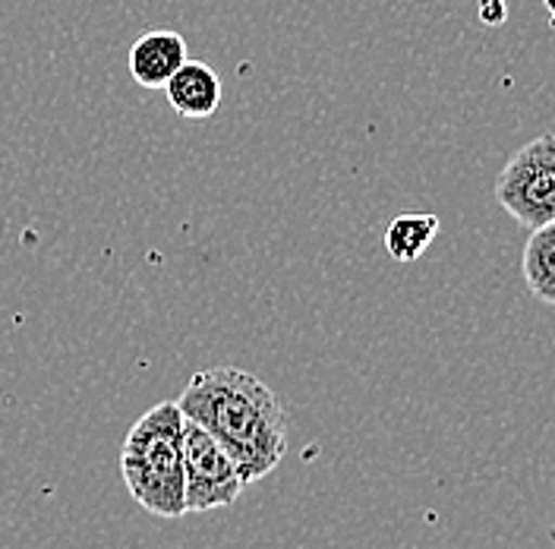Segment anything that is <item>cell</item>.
<instances>
[{
  "label": "cell",
  "instance_id": "4",
  "mask_svg": "<svg viewBox=\"0 0 555 549\" xmlns=\"http://www.w3.org/2000/svg\"><path fill=\"white\" fill-rule=\"evenodd\" d=\"M183 474H186V515L228 509L246 489L234 458L193 420L183 423Z\"/></svg>",
  "mask_w": 555,
  "mask_h": 549
},
{
  "label": "cell",
  "instance_id": "3",
  "mask_svg": "<svg viewBox=\"0 0 555 549\" xmlns=\"http://www.w3.org/2000/svg\"><path fill=\"white\" fill-rule=\"evenodd\" d=\"M495 200L527 231L555 221V133L524 142L505 162Z\"/></svg>",
  "mask_w": 555,
  "mask_h": 549
},
{
  "label": "cell",
  "instance_id": "6",
  "mask_svg": "<svg viewBox=\"0 0 555 549\" xmlns=\"http://www.w3.org/2000/svg\"><path fill=\"white\" fill-rule=\"evenodd\" d=\"M171 107L186 120H208L221 107V79L203 61H186L165 86Z\"/></svg>",
  "mask_w": 555,
  "mask_h": 549
},
{
  "label": "cell",
  "instance_id": "1",
  "mask_svg": "<svg viewBox=\"0 0 555 549\" xmlns=\"http://www.w3.org/2000/svg\"><path fill=\"white\" fill-rule=\"evenodd\" d=\"M177 405L234 458L246 486L269 477L284 461L287 417L259 376L237 367H208L186 382Z\"/></svg>",
  "mask_w": 555,
  "mask_h": 549
},
{
  "label": "cell",
  "instance_id": "8",
  "mask_svg": "<svg viewBox=\"0 0 555 549\" xmlns=\"http://www.w3.org/2000/svg\"><path fill=\"white\" fill-rule=\"evenodd\" d=\"M439 234V218L429 212H404L385 231V253L395 263H416Z\"/></svg>",
  "mask_w": 555,
  "mask_h": 549
},
{
  "label": "cell",
  "instance_id": "5",
  "mask_svg": "<svg viewBox=\"0 0 555 549\" xmlns=\"http://www.w3.org/2000/svg\"><path fill=\"white\" fill-rule=\"evenodd\" d=\"M190 61L183 35L171 29H155V33L139 35L137 44L127 54L130 76L137 79L142 89H165L171 82L177 69Z\"/></svg>",
  "mask_w": 555,
  "mask_h": 549
},
{
  "label": "cell",
  "instance_id": "7",
  "mask_svg": "<svg viewBox=\"0 0 555 549\" xmlns=\"http://www.w3.org/2000/svg\"><path fill=\"white\" fill-rule=\"evenodd\" d=\"M520 272L530 294L540 304L555 307V221L530 231L520 256Z\"/></svg>",
  "mask_w": 555,
  "mask_h": 549
},
{
  "label": "cell",
  "instance_id": "2",
  "mask_svg": "<svg viewBox=\"0 0 555 549\" xmlns=\"http://www.w3.org/2000/svg\"><path fill=\"white\" fill-rule=\"evenodd\" d=\"M183 423L177 401H162L139 417L120 446V474L127 493L149 515H186Z\"/></svg>",
  "mask_w": 555,
  "mask_h": 549
}]
</instances>
